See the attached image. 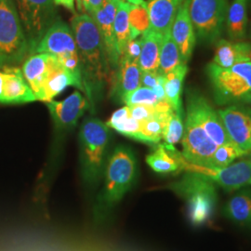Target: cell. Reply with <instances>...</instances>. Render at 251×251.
<instances>
[{
  "label": "cell",
  "instance_id": "d6a6232c",
  "mask_svg": "<svg viewBox=\"0 0 251 251\" xmlns=\"http://www.w3.org/2000/svg\"><path fill=\"white\" fill-rule=\"evenodd\" d=\"M245 156V153L233 144L219 145L213 153L209 168L211 170H220L226 168L235 159Z\"/></svg>",
  "mask_w": 251,
  "mask_h": 251
},
{
  "label": "cell",
  "instance_id": "ab89813d",
  "mask_svg": "<svg viewBox=\"0 0 251 251\" xmlns=\"http://www.w3.org/2000/svg\"><path fill=\"white\" fill-rule=\"evenodd\" d=\"M53 2L56 6H62L73 13H75V0H53Z\"/></svg>",
  "mask_w": 251,
  "mask_h": 251
},
{
  "label": "cell",
  "instance_id": "e575fe53",
  "mask_svg": "<svg viewBox=\"0 0 251 251\" xmlns=\"http://www.w3.org/2000/svg\"><path fill=\"white\" fill-rule=\"evenodd\" d=\"M126 105H134V104H148V105H154L159 100L157 99L156 95L151 89L140 87L137 90H133L132 92L128 93L125 98L123 99Z\"/></svg>",
  "mask_w": 251,
  "mask_h": 251
},
{
  "label": "cell",
  "instance_id": "8fae6325",
  "mask_svg": "<svg viewBox=\"0 0 251 251\" xmlns=\"http://www.w3.org/2000/svg\"><path fill=\"white\" fill-rule=\"evenodd\" d=\"M183 170L194 171L211 179L225 192H233L251 185V157L240 161L233 162L220 170H211L192 165L183 160Z\"/></svg>",
  "mask_w": 251,
  "mask_h": 251
},
{
  "label": "cell",
  "instance_id": "52a82bcc",
  "mask_svg": "<svg viewBox=\"0 0 251 251\" xmlns=\"http://www.w3.org/2000/svg\"><path fill=\"white\" fill-rule=\"evenodd\" d=\"M189 16L196 36L201 42L216 43L225 31L227 0H186Z\"/></svg>",
  "mask_w": 251,
  "mask_h": 251
},
{
  "label": "cell",
  "instance_id": "f1b7e54d",
  "mask_svg": "<svg viewBox=\"0 0 251 251\" xmlns=\"http://www.w3.org/2000/svg\"><path fill=\"white\" fill-rule=\"evenodd\" d=\"M157 107V106H156ZM154 117L141 122V141L145 144H157L160 143L163 137V132L166 123L174 111H160Z\"/></svg>",
  "mask_w": 251,
  "mask_h": 251
},
{
  "label": "cell",
  "instance_id": "74e56055",
  "mask_svg": "<svg viewBox=\"0 0 251 251\" xmlns=\"http://www.w3.org/2000/svg\"><path fill=\"white\" fill-rule=\"evenodd\" d=\"M163 74L157 71V72H152V71H142V75H141V87L148 88L152 90L158 81L160 79Z\"/></svg>",
  "mask_w": 251,
  "mask_h": 251
},
{
  "label": "cell",
  "instance_id": "f35d334b",
  "mask_svg": "<svg viewBox=\"0 0 251 251\" xmlns=\"http://www.w3.org/2000/svg\"><path fill=\"white\" fill-rule=\"evenodd\" d=\"M80 4L86 10V12L90 14L91 12H94L101 8L103 0H80Z\"/></svg>",
  "mask_w": 251,
  "mask_h": 251
},
{
  "label": "cell",
  "instance_id": "4316f807",
  "mask_svg": "<svg viewBox=\"0 0 251 251\" xmlns=\"http://www.w3.org/2000/svg\"><path fill=\"white\" fill-rule=\"evenodd\" d=\"M188 73V66L181 63L168 74L165 75L164 88L166 98L175 112H183L181 102L182 85Z\"/></svg>",
  "mask_w": 251,
  "mask_h": 251
},
{
  "label": "cell",
  "instance_id": "8992f818",
  "mask_svg": "<svg viewBox=\"0 0 251 251\" xmlns=\"http://www.w3.org/2000/svg\"><path fill=\"white\" fill-rule=\"evenodd\" d=\"M29 46L15 0H0V68L25 61Z\"/></svg>",
  "mask_w": 251,
  "mask_h": 251
},
{
  "label": "cell",
  "instance_id": "836d02e7",
  "mask_svg": "<svg viewBox=\"0 0 251 251\" xmlns=\"http://www.w3.org/2000/svg\"><path fill=\"white\" fill-rule=\"evenodd\" d=\"M184 132V121L183 112L173 111L169 117L163 132L162 140L164 144L169 146H174L178 144L183 136Z\"/></svg>",
  "mask_w": 251,
  "mask_h": 251
},
{
  "label": "cell",
  "instance_id": "3957f363",
  "mask_svg": "<svg viewBox=\"0 0 251 251\" xmlns=\"http://www.w3.org/2000/svg\"><path fill=\"white\" fill-rule=\"evenodd\" d=\"M137 171L133 152L128 147L118 146L111 154L104 171V184L99 198L101 210L112 208L123 199L134 184Z\"/></svg>",
  "mask_w": 251,
  "mask_h": 251
},
{
  "label": "cell",
  "instance_id": "44dd1931",
  "mask_svg": "<svg viewBox=\"0 0 251 251\" xmlns=\"http://www.w3.org/2000/svg\"><path fill=\"white\" fill-rule=\"evenodd\" d=\"M251 61V44L244 41L219 39L216 42L214 58L211 62L222 68H229Z\"/></svg>",
  "mask_w": 251,
  "mask_h": 251
},
{
  "label": "cell",
  "instance_id": "ac0fdd59",
  "mask_svg": "<svg viewBox=\"0 0 251 251\" xmlns=\"http://www.w3.org/2000/svg\"><path fill=\"white\" fill-rule=\"evenodd\" d=\"M36 100L22 70L15 66L4 67L2 103H26Z\"/></svg>",
  "mask_w": 251,
  "mask_h": 251
},
{
  "label": "cell",
  "instance_id": "ba28073f",
  "mask_svg": "<svg viewBox=\"0 0 251 251\" xmlns=\"http://www.w3.org/2000/svg\"><path fill=\"white\" fill-rule=\"evenodd\" d=\"M42 52L54 55L65 69L83 79L80 60L72 29L63 21L57 20L36 46L34 53Z\"/></svg>",
  "mask_w": 251,
  "mask_h": 251
},
{
  "label": "cell",
  "instance_id": "5b68a950",
  "mask_svg": "<svg viewBox=\"0 0 251 251\" xmlns=\"http://www.w3.org/2000/svg\"><path fill=\"white\" fill-rule=\"evenodd\" d=\"M110 131L106 123L90 117L84 121L79 131L82 175L89 183L100 179L103 168Z\"/></svg>",
  "mask_w": 251,
  "mask_h": 251
},
{
  "label": "cell",
  "instance_id": "603a6c76",
  "mask_svg": "<svg viewBox=\"0 0 251 251\" xmlns=\"http://www.w3.org/2000/svg\"><path fill=\"white\" fill-rule=\"evenodd\" d=\"M142 70L138 63L120 58L114 83V94L121 100L126 96L141 87Z\"/></svg>",
  "mask_w": 251,
  "mask_h": 251
},
{
  "label": "cell",
  "instance_id": "4dcf8cb0",
  "mask_svg": "<svg viewBox=\"0 0 251 251\" xmlns=\"http://www.w3.org/2000/svg\"><path fill=\"white\" fill-rule=\"evenodd\" d=\"M182 63L179 48L173 40L171 33L162 38L159 55V72L166 75Z\"/></svg>",
  "mask_w": 251,
  "mask_h": 251
},
{
  "label": "cell",
  "instance_id": "d6986e66",
  "mask_svg": "<svg viewBox=\"0 0 251 251\" xmlns=\"http://www.w3.org/2000/svg\"><path fill=\"white\" fill-rule=\"evenodd\" d=\"M184 0H149L147 9L150 19V29L164 36L171 33L180 5Z\"/></svg>",
  "mask_w": 251,
  "mask_h": 251
},
{
  "label": "cell",
  "instance_id": "d590c367",
  "mask_svg": "<svg viewBox=\"0 0 251 251\" xmlns=\"http://www.w3.org/2000/svg\"><path fill=\"white\" fill-rule=\"evenodd\" d=\"M127 107H128V111H129V114L131 117H133L140 123L144 120H147L151 117H154L158 112L156 104H154V105L134 104V105H129Z\"/></svg>",
  "mask_w": 251,
  "mask_h": 251
},
{
  "label": "cell",
  "instance_id": "b9f144b4",
  "mask_svg": "<svg viewBox=\"0 0 251 251\" xmlns=\"http://www.w3.org/2000/svg\"><path fill=\"white\" fill-rule=\"evenodd\" d=\"M2 93H3V72H0V102H2Z\"/></svg>",
  "mask_w": 251,
  "mask_h": 251
},
{
  "label": "cell",
  "instance_id": "6da1fadb",
  "mask_svg": "<svg viewBox=\"0 0 251 251\" xmlns=\"http://www.w3.org/2000/svg\"><path fill=\"white\" fill-rule=\"evenodd\" d=\"M71 29L80 60L85 91L90 97L93 87H100L112 78L113 69L108 62L99 29L88 13L75 14Z\"/></svg>",
  "mask_w": 251,
  "mask_h": 251
},
{
  "label": "cell",
  "instance_id": "5bb4252c",
  "mask_svg": "<svg viewBox=\"0 0 251 251\" xmlns=\"http://www.w3.org/2000/svg\"><path fill=\"white\" fill-rule=\"evenodd\" d=\"M117 10V0H103L101 8L89 14L98 26L107 54L108 62L113 71L117 70L121 57L114 30Z\"/></svg>",
  "mask_w": 251,
  "mask_h": 251
},
{
  "label": "cell",
  "instance_id": "f546056e",
  "mask_svg": "<svg viewBox=\"0 0 251 251\" xmlns=\"http://www.w3.org/2000/svg\"><path fill=\"white\" fill-rule=\"evenodd\" d=\"M130 5L131 4L125 1L117 0V10L114 23V30L120 56L125 51L126 47L128 41L132 39L131 27L128 18Z\"/></svg>",
  "mask_w": 251,
  "mask_h": 251
},
{
  "label": "cell",
  "instance_id": "7402d4cb",
  "mask_svg": "<svg viewBox=\"0 0 251 251\" xmlns=\"http://www.w3.org/2000/svg\"><path fill=\"white\" fill-rule=\"evenodd\" d=\"M183 156L174 146L157 144L154 150L146 156V162L152 171L168 174L183 170Z\"/></svg>",
  "mask_w": 251,
  "mask_h": 251
},
{
  "label": "cell",
  "instance_id": "484cf974",
  "mask_svg": "<svg viewBox=\"0 0 251 251\" xmlns=\"http://www.w3.org/2000/svg\"><path fill=\"white\" fill-rule=\"evenodd\" d=\"M142 51L138 64L142 71H159V55L163 36L151 29L141 36Z\"/></svg>",
  "mask_w": 251,
  "mask_h": 251
},
{
  "label": "cell",
  "instance_id": "2e32d148",
  "mask_svg": "<svg viewBox=\"0 0 251 251\" xmlns=\"http://www.w3.org/2000/svg\"><path fill=\"white\" fill-rule=\"evenodd\" d=\"M171 35L179 48L182 63L187 64L196 47L197 36L189 16L186 0H184L179 7L171 26Z\"/></svg>",
  "mask_w": 251,
  "mask_h": 251
},
{
  "label": "cell",
  "instance_id": "4fadbf2b",
  "mask_svg": "<svg viewBox=\"0 0 251 251\" xmlns=\"http://www.w3.org/2000/svg\"><path fill=\"white\" fill-rule=\"evenodd\" d=\"M218 113L231 142L251 156V107L229 105Z\"/></svg>",
  "mask_w": 251,
  "mask_h": 251
},
{
  "label": "cell",
  "instance_id": "60d3db41",
  "mask_svg": "<svg viewBox=\"0 0 251 251\" xmlns=\"http://www.w3.org/2000/svg\"><path fill=\"white\" fill-rule=\"evenodd\" d=\"M122 1H125L129 4H133V5H144L146 3L145 0H122Z\"/></svg>",
  "mask_w": 251,
  "mask_h": 251
},
{
  "label": "cell",
  "instance_id": "1f68e13d",
  "mask_svg": "<svg viewBox=\"0 0 251 251\" xmlns=\"http://www.w3.org/2000/svg\"><path fill=\"white\" fill-rule=\"evenodd\" d=\"M129 24L131 27V37L135 39L150 29V19L147 9V2L144 5H130L128 11Z\"/></svg>",
  "mask_w": 251,
  "mask_h": 251
},
{
  "label": "cell",
  "instance_id": "7a4b0ae2",
  "mask_svg": "<svg viewBox=\"0 0 251 251\" xmlns=\"http://www.w3.org/2000/svg\"><path fill=\"white\" fill-rule=\"evenodd\" d=\"M206 73L219 104L251 105V61L229 68L210 63Z\"/></svg>",
  "mask_w": 251,
  "mask_h": 251
},
{
  "label": "cell",
  "instance_id": "9a60e30c",
  "mask_svg": "<svg viewBox=\"0 0 251 251\" xmlns=\"http://www.w3.org/2000/svg\"><path fill=\"white\" fill-rule=\"evenodd\" d=\"M47 105L55 126L58 128L66 129L76 125L78 119L89 108V100L76 90L66 99L61 101L51 100Z\"/></svg>",
  "mask_w": 251,
  "mask_h": 251
},
{
  "label": "cell",
  "instance_id": "e0dca14e",
  "mask_svg": "<svg viewBox=\"0 0 251 251\" xmlns=\"http://www.w3.org/2000/svg\"><path fill=\"white\" fill-rule=\"evenodd\" d=\"M56 57L50 53L31 54L24 63L22 72L37 100H42L43 87Z\"/></svg>",
  "mask_w": 251,
  "mask_h": 251
},
{
  "label": "cell",
  "instance_id": "277c9868",
  "mask_svg": "<svg viewBox=\"0 0 251 251\" xmlns=\"http://www.w3.org/2000/svg\"><path fill=\"white\" fill-rule=\"evenodd\" d=\"M171 188L185 199L189 220L193 225L198 226L209 221L218 201L216 184L211 179L198 172L188 171Z\"/></svg>",
  "mask_w": 251,
  "mask_h": 251
},
{
  "label": "cell",
  "instance_id": "7bdbcfd3",
  "mask_svg": "<svg viewBox=\"0 0 251 251\" xmlns=\"http://www.w3.org/2000/svg\"></svg>",
  "mask_w": 251,
  "mask_h": 251
},
{
  "label": "cell",
  "instance_id": "83f0119b",
  "mask_svg": "<svg viewBox=\"0 0 251 251\" xmlns=\"http://www.w3.org/2000/svg\"><path fill=\"white\" fill-rule=\"evenodd\" d=\"M106 125L120 134L141 141V123L131 117L126 105L114 112Z\"/></svg>",
  "mask_w": 251,
  "mask_h": 251
},
{
  "label": "cell",
  "instance_id": "d4e9b609",
  "mask_svg": "<svg viewBox=\"0 0 251 251\" xmlns=\"http://www.w3.org/2000/svg\"><path fill=\"white\" fill-rule=\"evenodd\" d=\"M249 0H233L228 8L226 25L227 34L231 40L242 41L248 29Z\"/></svg>",
  "mask_w": 251,
  "mask_h": 251
},
{
  "label": "cell",
  "instance_id": "cb8c5ba5",
  "mask_svg": "<svg viewBox=\"0 0 251 251\" xmlns=\"http://www.w3.org/2000/svg\"><path fill=\"white\" fill-rule=\"evenodd\" d=\"M224 215L237 225L251 227V189H239L227 200Z\"/></svg>",
  "mask_w": 251,
  "mask_h": 251
},
{
  "label": "cell",
  "instance_id": "8d00e7d4",
  "mask_svg": "<svg viewBox=\"0 0 251 251\" xmlns=\"http://www.w3.org/2000/svg\"><path fill=\"white\" fill-rule=\"evenodd\" d=\"M141 51H142V38L140 36L128 41L127 45L126 47L125 51L121 55V57H124L129 61L138 63Z\"/></svg>",
  "mask_w": 251,
  "mask_h": 251
},
{
  "label": "cell",
  "instance_id": "9c48e42d",
  "mask_svg": "<svg viewBox=\"0 0 251 251\" xmlns=\"http://www.w3.org/2000/svg\"><path fill=\"white\" fill-rule=\"evenodd\" d=\"M19 16L26 36L29 52L34 50L39 41L57 18L53 0H15Z\"/></svg>",
  "mask_w": 251,
  "mask_h": 251
},
{
  "label": "cell",
  "instance_id": "30bf717a",
  "mask_svg": "<svg viewBox=\"0 0 251 251\" xmlns=\"http://www.w3.org/2000/svg\"><path fill=\"white\" fill-rule=\"evenodd\" d=\"M182 156L186 161L198 167L209 168L218 145L206 134L191 112L186 110L184 132L181 139Z\"/></svg>",
  "mask_w": 251,
  "mask_h": 251
},
{
  "label": "cell",
  "instance_id": "ffe728a7",
  "mask_svg": "<svg viewBox=\"0 0 251 251\" xmlns=\"http://www.w3.org/2000/svg\"><path fill=\"white\" fill-rule=\"evenodd\" d=\"M70 86L76 87L80 90H85L83 79L65 69L58 59H56L46 78L42 100L47 102L53 100L56 96Z\"/></svg>",
  "mask_w": 251,
  "mask_h": 251
},
{
  "label": "cell",
  "instance_id": "7c38bea8",
  "mask_svg": "<svg viewBox=\"0 0 251 251\" xmlns=\"http://www.w3.org/2000/svg\"><path fill=\"white\" fill-rule=\"evenodd\" d=\"M186 110L192 113L206 134L218 146L233 144L225 130L218 111L202 94L197 91H189Z\"/></svg>",
  "mask_w": 251,
  "mask_h": 251
}]
</instances>
